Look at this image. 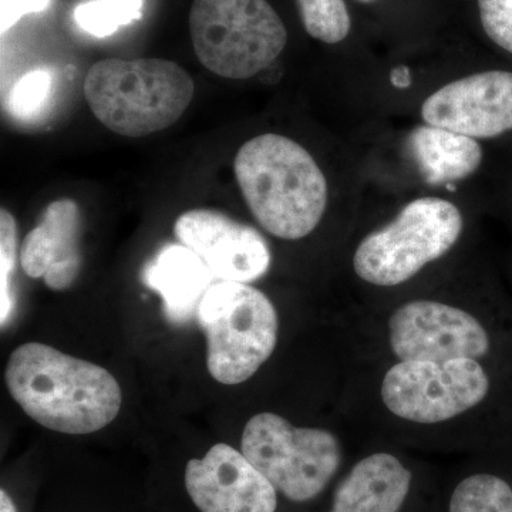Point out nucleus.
I'll list each match as a JSON object with an SVG mask.
<instances>
[{
  "label": "nucleus",
  "instance_id": "nucleus-5",
  "mask_svg": "<svg viewBox=\"0 0 512 512\" xmlns=\"http://www.w3.org/2000/svg\"><path fill=\"white\" fill-rule=\"evenodd\" d=\"M197 319L207 338L208 372L228 386L251 379L278 342L275 306L241 282H215L202 296Z\"/></svg>",
  "mask_w": 512,
  "mask_h": 512
},
{
  "label": "nucleus",
  "instance_id": "nucleus-13",
  "mask_svg": "<svg viewBox=\"0 0 512 512\" xmlns=\"http://www.w3.org/2000/svg\"><path fill=\"white\" fill-rule=\"evenodd\" d=\"M82 212L70 198L53 201L42 221L29 232L20 249V265L29 278H43L47 288H72L82 269Z\"/></svg>",
  "mask_w": 512,
  "mask_h": 512
},
{
  "label": "nucleus",
  "instance_id": "nucleus-24",
  "mask_svg": "<svg viewBox=\"0 0 512 512\" xmlns=\"http://www.w3.org/2000/svg\"><path fill=\"white\" fill-rule=\"evenodd\" d=\"M0 512H18L12 498L5 490L0 491Z\"/></svg>",
  "mask_w": 512,
  "mask_h": 512
},
{
  "label": "nucleus",
  "instance_id": "nucleus-6",
  "mask_svg": "<svg viewBox=\"0 0 512 512\" xmlns=\"http://www.w3.org/2000/svg\"><path fill=\"white\" fill-rule=\"evenodd\" d=\"M463 215L453 202L424 197L409 202L386 227L367 235L353 256L363 281L396 286L446 255L463 232Z\"/></svg>",
  "mask_w": 512,
  "mask_h": 512
},
{
  "label": "nucleus",
  "instance_id": "nucleus-22",
  "mask_svg": "<svg viewBox=\"0 0 512 512\" xmlns=\"http://www.w3.org/2000/svg\"><path fill=\"white\" fill-rule=\"evenodd\" d=\"M485 35L512 55V0H477Z\"/></svg>",
  "mask_w": 512,
  "mask_h": 512
},
{
  "label": "nucleus",
  "instance_id": "nucleus-17",
  "mask_svg": "<svg viewBox=\"0 0 512 512\" xmlns=\"http://www.w3.org/2000/svg\"><path fill=\"white\" fill-rule=\"evenodd\" d=\"M450 512H512V488L491 474H476L457 485Z\"/></svg>",
  "mask_w": 512,
  "mask_h": 512
},
{
  "label": "nucleus",
  "instance_id": "nucleus-11",
  "mask_svg": "<svg viewBox=\"0 0 512 512\" xmlns=\"http://www.w3.org/2000/svg\"><path fill=\"white\" fill-rule=\"evenodd\" d=\"M421 119L476 140L511 131L512 73L488 70L446 84L424 101Z\"/></svg>",
  "mask_w": 512,
  "mask_h": 512
},
{
  "label": "nucleus",
  "instance_id": "nucleus-10",
  "mask_svg": "<svg viewBox=\"0 0 512 512\" xmlns=\"http://www.w3.org/2000/svg\"><path fill=\"white\" fill-rule=\"evenodd\" d=\"M174 232L220 281L248 284L262 278L271 266L265 238L224 212L205 208L184 212L175 221Z\"/></svg>",
  "mask_w": 512,
  "mask_h": 512
},
{
  "label": "nucleus",
  "instance_id": "nucleus-2",
  "mask_svg": "<svg viewBox=\"0 0 512 512\" xmlns=\"http://www.w3.org/2000/svg\"><path fill=\"white\" fill-rule=\"evenodd\" d=\"M234 173L255 220L274 237L305 238L322 221L328 181L311 153L291 138H251L235 156Z\"/></svg>",
  "mask_w": 512,
  "mask_h": 512
},
{
  "label": "nucleus",
  "instance_id": "nucleus-18",
  "mask_svg": "<svg viewBox=\"0 0 512 512\" xmlns=\"http://www.w3.org/2000/svg\"><path fill=\"white\" fill-rule=\"evenodd\" d=\"M143 6L144 0H92L77 6L74 20L89 35L107 37L143 18Z\"/></svg>",
  "mask_w": 512,
  "mask_h": 512
},
{
  "label": "nucleus",
  "instance_id": "nucleus-15",
  "mask_svg": "<svg viewBox=\"0 0 512 512\" xmlns=\"http://www.w3.org/2000/svg\"><path fill=\"white\" fill-rule=\"evenodd\" d=\"M412 474L392 454L363 458L339 484L330 512H399Z\"/></svg>",
  "mask_w": 512,
  "mask_h": 512
},
{
  "label": "nucleus",
  "instance_id": "nucleus-3",
  "mask_svg": "<svg viewBox=\"0 0 512 512\" xmlns=\"http://www.w3.org/2000/svg\"><path fill=\"white\" fill-rule=\"evenodd\" d=\"M194 93L190 74L164 59L100 60L84 79L94 117L124 137H146L173 126Z\"/></svg>",
  "mask_w": 512,
  "mask_h": 512
},
{
  "label": "nucleus",
  "instance_id": "nucleus-20",
  "mask_svg": "<svg viewBox=\"0 0 512 512\" xmlns=\"http://www.w3.org/2000/svg\"><path fill=\"white\" fill-rule=\"evenodd\" d=\"M18 261V227L8 210H0V322L5 328L15 309L12 276Z\"/></svg>",
  "mask_w": 512,
  "mask_h": 512
},
{
  "label": "nucleus",
  "instance_id": "nucleus-14",
  "mask_svg": "<svg viewBox=\"0 0 512 512\" xmlns=\"http://www.w3.org/2000/svg\"><path fill=\"white\" fill-rule=\"evenodd\" d=\"M148 288L160 293L167 318L185 323L197 315L202 296L215 284L204 261L185 245H167L144 269Z\"/></svg>",
  "mask_w": 512,
  "mask_h": 512
},
{
  "label": "nucleus",
  "instance_id": "nucleus-19",
  "mask_svg": "<svg viewBox=\"0 0 512 512\" xmlns=\"http://www.w3.org/2000/svg\"><path fill=\"white\" fill-rule=\"evenodd\" d=\"M303 28L326 45H336L349 36L352 18L345 0H296Z\"/></svg>",
  "mask_w": 512,
  "mask_h": 512
},
{
  "label": "nucleus",
  "instance_id": "nucleus-12",
  "mask_svg": "<svg viewBox=\"0 0 512 512\" xmlns=\"http://www.w3.org/2000/svg\"><path fill=\"white\" fill-rule=\"evenodd\" d=\"M185 487L201 512H275L278 504L274 485L225 443L192 458L185 468Z\"/></svg>",
  "mask_w": 512,
  "mask_h": 512
},
{
  "label": "nucleus",
  "instance_id": "nucleus-9",
  "mask_svg": "<svg viewBox=\"0 0 512 512\" xmlns=\"http://www.w3.org/2000/svg\"><path fill=\"white\" fill-rule=\"evenodd\" d=\"M389 329L400 362L477 360L490 350L487 330L473 315L440 302L406 303L393 313Z\"/></svg>",
  "mask_w": 512,
  "mask_h": 512
},
{
  "label": "nucleus",
  "instance_id": "nucleus-4",
  "mask_svg": "<svg viewBox=\"0 0 512 512\" xmlns=\"http://www.w3.org/2000/svg\"><path fill=\"white\" fill-rule=\"evenodd\" d=\"M188 23L198 60L225 79L264 72L288 43V30L268 0H194Z\"/></svg>",
  "mask_w": 512,
  "mask_h": 512
},
{
  "label": "nucleus",
  "instance_id": "nucleus-23",
  "mask_svg": "<svg viewBox=\"0 0 512 512\" xmlns=\"http://www.w3.org/2000/svg\"><path fill=\"white\" fill-rule=\"evenodd\" d=\"M52 0H0V29L2 33L8 32L23 16L30 13L43 12L50 6Z\"/></svg>",
  "mask_w": 512,
  "mask_h": 512
},
{
  "label": "nucleus",
  "instance_id": "nucleus-21",
  "mask_svg": "<svg viewBox=\"0 0 512 512\" xmlns=\"http://www.w3.org/2000/svg\"><path fill=\"white\" fill-rule=\"evenodd\" d=\"M52 92V76L47 70H33L20 77L9 94V110L20 119H29L45 106Z\"/></svg>",
  "mask_w": 512,
  "mask_h": 512
},
{
  "label": "nucleus",
  "instance_id": "nucleus-25",
  "mask_svg": "<svg viewBox=\"0 0 512 512\" xmlns=\"http://www.w3.org/2000/svg\"><path fill=\"white\" fill-rule=\"evenodd\" d=\"M359 2L370 3V2H376V0H359Z\"/></svg>",
  "mask_w": 512,
  "mask_h": 512
},
{
  "label": "nucleus",
  "instance_id": "nucleus-8",
  "mask_svg": "<svg viewBox=\"0 0 512 512\" xmlns=\"http://www.w3.org/2000/svg\"><path fill=\"white\" fill-rule=\"evenodd\" d=\"M490 380L474 359L400 362L384 376L383 403L400 419L433 424L453 419L483 402Z\"/></svg>",
  "mask_w": 512,
  "mask_h": 512
},
{
  "label": "nucleus",
  "instance_id": "nucleus-7",
  "mask_svg": "<svg viewBox=\"0 0 512 512\" xmlns=\"http://www.w3.org/2000/svg\"><path fill=\"white\" fill-rule=\"evenodd\" d=\"M241 453L295 503L318 497L342 460L339 441L330 431L299 429L274 413H259L248 421Z\"/></svg>",
  "mask_w": 512,
  "mask_h": 512
},
{
  "label": "nucleus",
  "instance_id": "nucleus-16",
  "mask_svg": "<svg viewBox=\"0 0 512 512\" xmlns=\"http://www.w3.org/2000/svg\"><path fill=\"white\" fill-rule=\"evenodd\" d=\"M407 146L421 177L434 187H450L476 173L483 163V148L476 138L429 124L417 127Z\"/></svg>",
  "mask_w": 512,
  "mask_h": 512
},
{
  "label": "nucleus",
  "instance_id": "nucleus-1",
  "mask_svg": "<svg viewBox=\"0 0 512 512\" xmlns=\"http://www.w3.org/2000/svg\"><path fill=\"white\" fill-rule=\"evenodd\" d=\"M5 375L15 402L49 430L94 433L120 412L121 389L111 373L45 343L19 346Z\"/></svg>",
  "mask_w": 512,
  "mask_h": 512
}]
</instances>
